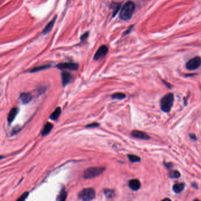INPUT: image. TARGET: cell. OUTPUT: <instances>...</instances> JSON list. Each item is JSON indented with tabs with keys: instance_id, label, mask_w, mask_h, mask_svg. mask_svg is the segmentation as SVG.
<instances>
[{
	"instance_id": "24",
	"label": "cell",
	"mask_w": 201,
	"mask_h": 201,
	"mask_svg": "<svg viewBox=\"0 0 201 201\" xmlns=\"http://www.w3.org/2000/svg\"><path fill=\"white\" fill-rule=\"evenodd\" d=\"M99 125H100L97 123H91V124L87 125L86 128H96V127L99 126Z\"/></svg>"
},
{
	"instance_id": "7",
	"label": "cell",
	"mask_w": 201,
	"mask_h": 201,
	"mask_svg": "<svg viewBox=\"0 0 201 201\" xmlns=\"http://www.w3.org/2000/svg\"><path fill=\"white\" fill-rule=\"evenodd\" d=\"M57 67L61 70L67 69L70 70H77L78 66L77 64L74 63H63L58 64L57 66Z\"/></svg>"
},
{
	"instance_id": "23",
	"label": "cell",
	"mask_w": 201,
	"mask_h": 201,
	"mask_svg": "<svg viewBox=\"0 0 201 201\" xmlns=\"http://www.w3.org/2000/svg\"><path fill=\"white\" fill-rule=\"evenodd\" d=\"M28 194H29V193L27 192L24 193L21 196H20V197L17 199V200H19V201H23V200H24L27 198V197L28 196Z\"/></svg>"
},
{
	"instance_id": "2",
	"label": "cell",
	"mask_w": 201,
	"mask_h": 201,
	"mask_svg": "<svg viewBox=\"0 0 201 201\" xmlns=\"http://www.w3.org/2000/svg\"><path fill=\"white\" fill-rule=\"evenodd\" d=\"M174 96L172 93H168L164 96L160 100V107L163 112H169L173 106Z\"/></svg>"
},
{
	"instance_id": "20",
	"label": "cell",
	"mask_w": 201,
	"mask_h": 201,
	"mask_svg": "<svg viewBox=\"0 0 201 201\" xmlns=\"http://www.w3.org/2000/svg\"><path fill=\"white\" fill-rule=\"evenodd\" d=\"M104 193H105V195H106V196L109 199L113 198L114 196V191L112 190H110V189H105L104 191Z\"/></svg>"
},
{
	"instance_id": "14",
	"label": "cell",
	"mask_w": 201,
	"mask_h": 201,
	"mask_svg": "<svg viewBox=\"0 0 201 201\" xmlns=\"http://www.w3.org/2000/svg\"><path fill=\"white\" fill-rule=\"evenodd\" d=\"M56 18H57V16H55L52 20H51V21L46 26V27L44 28V29L43 30V34H48L51 30V29L53 28V26H54V23H55V19H56Z\"/></svg>"
},
{
	"instance_id": "8",
	"label": "cell",
	"mask_w": 201,
	"mask_h": 201,
	"mask_svg": "<svg viewBox=\"0 0 201 201\" xmlns=\"http://www.w3.org/2000/svg\"><path fill=\"white\" fill-rule=\"evenodd\" d=\"M131 135L135 138H137L140 139L149 140L150 139V136L145 132H143L142 131L136 130H133L131 132Z\"/></svg>"
},
{
	"instance_id": "4",
	"label": "cell",
	"mask_w": 201,
	"mask_h": 201,
	"mask_svg": "<svg viewBox=\"0 0 201 201\" xmlns=\"http://www.w3.org/2000/svg\"><path fill=\"white\" fill-rule=\"evenodd\" d=\"M96 196V192L92 188L84 189L80 191L78 193L79 199L83 200H93Z\"/></svg>"
},
{
	"instance_id": "21",
	"label": "cell",
	"mask_w": 201,
	"mask_h": 201,
	"mask_svg": "<svg viewBox=\"0 0 201 201\" xmlns=\"http://www.w3.org/2000/svg\"><path fill=\"white\" fill-rule=\"evenodd\" d=\"M50 67V65H44V66H40V67H35L34 69H33L32 70H31L30 72L31 73H34V72H37V71H40V70H45L49 67Z\"/></svg>"
},
{
	"instance_id": "5",
	"label": "cell",
	"mask_w": 201,
	"mask_h": 201,
	"mask_svg": "<svg viewBox=\"0 0 201 201\" xmlns=\"http://www.w3.org/2000/svg\"><path fill=\"white\" fill-rule=\"evenodd\" d=\"M201 66V57H195L188 62L186 67L189 70H194L198 69Z\"/></svg>"
},
{
	"instance_id": "27",
	"label": "cell",
	"mask_w": 201,
	"mask_h": 201,
	"mask_svg": "<svg viewBox=\"0 0 201 201\" xmlns=\"http://www.w3.org/2000/svg\"><path fill=\"white\" fill-rule=\"evenodd\" d=\"M163 200H171V199H168V198H166V199H163Z\"/></svg>"
},
{
	"instance_id": "25",
	"label": "cell",
	"mask_w": 201,
	"mask_h": 201,
	"mask_svg": "<svg viewBox=\"0 0 201 201\" xmlns=\"http://www.w3.org/2000/svg\"><path fill=\"white\" fill-rule=\"evenodd\" d=\"M88 35H89L88 33H85L83 35H82V37H81V38H80V39H81L82 41H83V40L86 39V38L88 37Z\"/></svg>"
},
{
	"instance_id": "17",
	"label": "cell",
	"mask_w": 201,
	"mask_h": 201,
	"mask_svg": "<svg viewBox=\"0 0 201 201\" xmlns=\"http://www.w3.org/2000/svg\"><path fill=\"white\" fill-rule=\"evenodd\" d=\"M67 192L63 189L61 191V192H60V194L58 195L57 198V200H65L67 198Z\"/></svg>"
},
{
	"instance_id": "10",
	"label": "cell",
	"mask_w": 201,
	"mask_h": 201,
	"mask_svg": "<svg viewBox=\"0 0 201 201\" xmlns=\"http://www.w3.org/2000/svg\"><path fill=\"white\" fill-rule=\"evenodd\" d=\"M62 83L64 86L68 85L71 80V75L70 73L63 71L62 74Z\"/></svg>"
},
{
	"instance_id": "26",
	"label": "cell",
	"mask_w": 201,
	"mask_h": 201,
	"mask_svg": "<svg viewBox=\"0 0 201 201\" xmlns=\"http://www.w3.org/2000/svg\"><path fill=\"white\" fill-rule=\"evenodd\" d=\"M190 137L192 139H193V140H196V135H195V134H190Z\"/></svg>"
},
{
	"instance_id": "22",
	"label": "cell",
	"mask_w": 201,
	"mask_h": 201,
	"mask_svg": "<svg viewBox=\"0 0 201 201\" xmlns=\"http://www.w3.org/2000/svg\"><path fill=\"white\" fill-rule=\"evenodd\" d=\"M169 176L171 178H178L180 176V173L177 171H173L170 173Z\"/></svg>"
},
{
	"instance_id": "13",
	"label": "cell",
	"mask_w": 201,
	"mask_h": 201,
	"mask_svg": "<svg viewBox=\"0 0 201 201\" xmlns=\"http://www.w3.org/2000/svg\"><path fill=\"white\" fill-rule=\"evenodd\" d=\"M185 184L184 183H177L173 185V191L176 193H180L185 189Z\"/></svg>"
},
{
	"instance_id": "19",
	"label": "cell",
	"mask_w": 201,
	"mask_h": 201,
	"mask_svg": "<svg viewBox=\"0 0 201 201\" xmlns=\"http://www.w3.org/2000/svg\"><path fill=\"white\" fill-rule=\"evenodd\" d=\"M112 98L114 99L122 100L126 98V95L123 93H116L112 96Z\"/></svg>"
},
{
	"instance_id": "1",
	"label": "cell",
	"mask_w": 201,
	"mask_h": 201,
	"mask_svg": "<svg viewBox=\"0 0 201 201\" xmlns=\"http://www.w3.org/2000/svg\"><path fill=\"white\" fill-rule=\"evenodd\" d=\"M135 5L132 1H129L126 3L122 8L120 14V18L122 20L127 21L130 19L134 11Z\"/></svg>"
},
{
	"instance_id": "15",
	"label": "cell",
	"mask_w": 201,
	"mask_h": 201,
	"mask_svg": "<svg viewBox=\"0 0 201 201\" xmlns=\"http://www.w3.org/2000/svg\"><path fill=\"white\" fill-rule=\"evenodd\" d=\"M53 128V124H51V123H49V122L47 123L44 125V128L42 131V134L43 136H46V135L48 134L50 132V131Z\"/></svg>"
},
{
	"instance_id": "6",
	"label": "cell",
	"mask_w": 201,
	"mask_h": 201,
	"mask_svg": "<svg viewBox=\"0 0 201 201\" xmlns=\"http://www.w3.org/2000/svg\"><path fill=\"white\" fill-rule=\"evenodd\" d=\"M108 52V49L106 46H102L100 47L96 51L94 56V60L97 61L100 59L103 58Z\"/></svg>"
},
{
	"instance_id": "9",
	"label": "cell",
	"mask_w": 201,
	"mask_h": 201,
	"mask_svg": "<svg viewBox=\"0 0 201 201\" xmlns=\"http://www.w3.org/2000/svg\"><path fill=\"white\" fill-rule=\"evenodd\" d=\"M140 186H141V184H140V181L137 179H132L129 182V186L132 190L134 191L139 190Z\"/></svg>"
},
{
	"instance_id": "12",
	"label": "cell",
	"mask_w": 201,
	"mask_h": 201,
	"mask_svg": "<svg viewBox=\"0 0 201 201\" xmlns=\"http://www.w3.org/2000/svg\"><path fill=\"white\" fill-rule=\"evenodd\" d=\"M18 109L17 107H14L10 110L8 115V121L9 123H11L13 122V120H14L17 114H18Z\"/></svg>"
},
{
	"instance_id": "18",
	"label": "cell",
	"mask_w": 201,
	"mask_h": 201,
	"mask_svg": "<svg viewBox=\"0 0 201 201\" xmlns=\"http://www.w3.org/2000/svg\"><path fill=\"white\" fill-rule=\"evenodd\" d=\"M128 157L130 161L132 163H136V162H139L140 161V157H139L137 155H128Z\"/></svg>"
},
{
	"instance_id": "3",
	"label": "cell",
	"mask_w": 201,
	"mask_h": 201,
	"mask_svg": "<svg viewBox=\"0 0 201 201\" xmlns=\"http://www.w3.org/2000/svg\"><path fill=\"white\" fill-rule=\"evenodd\" d=\"M105 168L103 167H91L87 169L83 175V177L85 179H89L96 177L101 175Z\"/></svg>"
},
{
	"instance_id": "16",
	"label": "cell",
	"mask_w": 201,
	"mask_h": 201,
	"mask_svg": "<svg viewBox=\"0 0 201 201\" xmlns=\"http://www.w3.org/2000/svg\"><path fill=\"white\" fill-rule=\"evenodd\" d=\"M61 113H62L61 108L57 107L54 110V112L50 115V119L51 120H54V121H55V120H57L58 119L59 116H60V114H61Z\"/></svg>"
},
{
	"instance_id": "11",
	"label": "cell",
	"mask_w": 201,
	"mask_h": 201,
	"mask_svg": "<svg viewBox=\"0 0 201 201\" xmlns=\"http://www.w3.org/2000/svg\"><path fill=\"white\" fill-rule=\"evenodd\" d=\"M19 98L23 104H27L32 100L33 97L30 93H23L20 95Z\"/></svg>"
}]
</instances>
